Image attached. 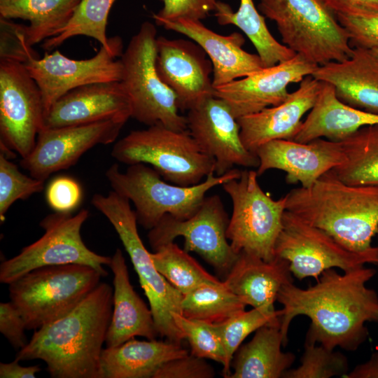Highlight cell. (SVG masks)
I'll return each mask as SVG.
<instances>
[{"label":"cell","mask_w":378,"mask_h":378,"mask_svg":"<svg viewBox=\"0 0 378 378\" xmlns=\"http://www.w3.org/2000/svg\"><path fill=\"white\" fill-rule=\"evenodd\" d=\"M115 1L81 0L68 24L57 35L45 40L42 48L50 51L74 36H85L110 48L114 36L108 38L106 31L109 12Z\"/></svg>","instance_id":"cell-35"},{"label":"cell","mask_w":378,"mask_h":378,"mask_svg":"<svg viewBox=\"0 0 378 378\" xmlns=\"http://www.w3.org/2000/svg\"><path fill=\"white\" fill-rule=\"evenodd\" d=\"M214 15L219 24L234 25L245 34L254 46L264 68L287 61L296 55L272 35L253 0H240L237 11H233L228 4L218 1Z\"/></svg>","instance_id":"cell-31"},{"label":"cell","mask_w":378,"mask_h":378,"mask_svg":"<svg viewBox=\"0 0 378 378\" xmlns=\"http://www.w3.org/2000/svg\"><path fill=\"white\" fill-rule=\"evenodd\" d=\"M259 160L258 176L270 169L286 173L288 184L309 188L326 172L342 164L346 156L340 142L318 138L307 143L293 139H276L255 151Z\"/></svg>","instance_id":"cell-20"},{"label":"cell","mask_w":378,"mask_h":378,"mask_svg":"<svg viewBox=\"0 0 378 378\" xmlns=\"http://www.w3.org/2000/svg\"><path fill=\"white\" fill-rule=\"evenodd\" d=\"M376 270L365 266L339 273L324 271L316 283L300 288L292 282L282 286L277 301L281 309V332L284 345L293 319L309 318L305 342L328 349L356 350L367 339L368 322H378V294L367 286Z\"/></svg>","instance_id":"cell-1"},{"label":"cell","mask_w":378,"mask_h":378,"mask_svg":"<svg viewBox=\"0 0 378 378\" xmlns=\"http://www.w3.org/2000/svg\"><path fill=\"white\" fill-rule=\"evenodd\" d=\"M101 277L85 265L38 267L10 283L9 297L27 330H37L70 312L97 286Z\"/></svg>","instance_id":"cell-8"},{"label":"cell","mask_w":378,"mask_h":378,"mask_svg":"<svg viewBox=\"0 0 378 378\" xmlns=\"http://www.w3.org/2000/svg\"><path fill=\"white\" fill-rule=\"evenodd\" d=\"M157 37L155 26L144 22L120 57V82L130 101L132 118L147 126L186 130V117L180 113L176 97L155 68Z\"/></svg>","instance_id":"cell-9"},{"label":"cell","mask_w":378,"mask_h":378,"mask_svg":"<svg viewBox=\"0 0 378 378\" xmlns=\"http://www.w3.org/2000/svg\"><path fill=\"white\" fill-rule=\"evenodd\" d=\"M88 216L85 209L76 215L55 211L46 216L40 222L44 234L18 255L1 262L0 282L8 285L34 269L67 264L89 265L106 276L104 266L110 265L111 257L90 250L81 237V227Z\"/></svg>","instance_id":"cell-11"},{"label":"cell","mask_w":378,"mask_h":378,"mask_svg":"<svg viewBox=\"0 0 378 378\" xmlns=\"http://www.w3.org/2000/svg\"><path fill=\"white\" fill-rule=\"evenodd\" d=\"M122 48L121 37L115 36L110 48L101 46L89 59H73L55 50L26 62L27 71L40 89L46 114L58 99L75 88L120 81L122 66L118 58L122 55Z\"/></svg>","instance_id":"cell-15"},{"label":"cell","mask_w":378,"mask_h":378,"mask_svg":"<svg viewBox=\"0 0 378 378\" xmlns=\"http://www.w3.org/2000/svg\"><path fill=\"white\" fill-rule=\"evenodd\" d=\"M335 14H354L363 10L378 12V0H321Z\"/></svg>","instance_id":"cell-46"},{"label":"cell","mask_w":378,"mask_h":378,"mask_svg":"<svg viewBox=\"0 0 378 378\" xmlns=\"http://www.w3.org/2000/svg\"><path fill=\"white\" fill-rule=\"evenodd\" d=\"M44 181L22 174L9 158L0 153V220L11 205L19 200H27L34 193L41 192Z\"/></svg>","instance_id":"cell-39"},{"label":"cell","mask_w":378,"mask_h":378,"mask_svg":"<svg viewBox=\"0 0 378 378\" xmlns=\"http://www.w3.org/2000/svg\"><path fill=\"white\" fill-rule=\"evenodd\" d=\"M160 26L186 36L206 52L213 65V85L218 88L264 68L258 54L244 50V36L239 32L221 35L201 20L180 19L164 21Z\"/></svg>","instance_id":"cell-23"},{"label":"cell","mask_w":378,"mask_h":378,"mask_svg":"<svg viewBox=\"0 0 378 378\" xmlns=\"http://www.w3.org/2000/svg\"><path fill=\"white\" fill-rule=\"evenodd\" d=\"M126 122L108 120L90 124L43 128L36 145L20 164L31 176L46 181L51 174L75 164L88 150L113 143Z\"/></svg>","instance_id":"cell-16"},{"label":"cell","mask_w":378,"mask_h":378,"mask_svg":"<svg viewBox=\"0 0 378 378\" xmlns=\"http://www.w3.org/2000/svg\"><path fill=\"white\" fill-rule=\"evenodd\" d=\"M246 306L223 281L203 284L183 295L181 312L186 318L216 324L244 312Z\"/></svg>","instance_id":"cell-33"},{"label":"cell","mask_w":378,"mask_h":378,"mask_svg":"<svg viewBox=\"0 0 378 378\" xmlns=\"http://www.w3.org/2000/svg\"><path fill=\"white\" fill-rule=\"evenodd\" d=\"M323 82L305 76L299 88L281 104L237 119L243 144L255 154L262 144L276 139H294L304 115L315 105Z\"/></svg>","instance_id":"cell-22"},{"label":"cell","mask_w":378,"mask_h":378,"mask_svg":"<svg viewBox=\"0 0 378 378\" xmlns=\"http://www.w3.org/2000/svg\"><path fill=\"white\" fill-rule=\"evenodd\" d=\"M281 311L253 308L244 311L224 322L214 324L223 344L230 370L233 356L242 342L253 332L268 324H281Z\"/></svg>","instance_id":"cell-36"},{"label":"cell","mask_w":378,"mask_h":378,"mask_svg":"<svg viewBox=\"0 0 378 378\" xmlns=\"http://www.w3.org/2000/svg\"><path fill=\"white\" fill-rule=\"evenodd\" d=\"M92 204L109 220L129 255L151 309L156 330L167 340L181 344L184 340L173 314H182L183 294L158 271L137 230V218L130 201L112 190L94 194Z\"/></svg>","instance_id":"cell-6"},{"label":"cell","mask_w":378,"mask_h":378,"mask_svg":"<svg viewBox=\"0 0 378 378\" xmlns=\"http://www.w3.org/2000/svg\"><path fill=\"white\" fill-rule=\"evenodd\" d=\"M215 374L204 358L188 354L163 364L153 378H212Z\"/></svg>","instance_id":"cell-43"},{"label":"cell","mask_w":378,"mask_h":378,"mask_svg":"<svg viewBox=\"0 0 378 378\" xmlns=\"http://www.w3.org/2000/svg\"><path fill=\"white\" fill-rule=\"evenodd\" d=\"M45 115L40 89L24 64L0 60V144L27 157L44 127Z\"/></svg>","instance_id":"cell-14"},{"label":"cell","mask_w":378,"mask_h":378,"mask_svg":"<svg viewBox=\"0 0 378 378\" xmlns=\"http://www.w3.org/2000/svg\"><path fill=\"white\" fill-rule=\"evenodd\" d=\"M188 354L181 344L132 338L118 346L103 349L99 378H153L165 363Z\"/></svg>","instance_id":"cell-27"},{"label":"cell","mask_w":378,"mask_h":378,"mask_svg":"<svg viewBox=\"0 0 378 378\" xmlns=\"http://www.w3.org/2000/svg\"><path fill=\"white\" fill-rule=\"evenodd\" d=\"M370 54L378 62V48L369 50Z\"/></svg>","instance_id":"cell-49"},{"label":"cell","mask_w":378,"mask_h":378,"mask_svg":"<svg viewBox=\"0 0 378 378\" xmlns=\"http://www.w3.org/2000/svg\"><path fill=\"white\" fill-rule=\"evenodd\" d=\"M229 219L220 197L206 196L189 218L180 220L169 214L164 216L149 230L148 242L154 251L182 237L186 251L195 252L225 278L239 255L233 251L226 236Z\"/></svg>","instance_id":"cell-13"},{"label":"cell","mask_w":378,"mask_h":378,"mask_svg":"<svg viewBox=\"0 0 378 378\" xmlns=\"http://www.w3.org/2000/svg\"><path fill=\"white\" fill-rule=\"evenodd\" d=\"M312 76L332 85L346 105L378 115V62L369 50L354 48L351 57L318 66Z\"/></svg>","instance_id":"cell-24"},{"label":"cell","mask_w":378,"mask_h":378,"mask_svg":"<svg viewBox=\"0 0 378 378\" xmlns=\"http://www.w3.org/2000/svg\"><path fill=\"white\" fill-rule=\"evenodd\" d=\"M187 130L202 150L215 162L214 173L222 176L235 166L258 168L257 155L240 136L237 119L223 99L213 96L188 111Z\"/></svg>","instance_id":"cell-17"},{"label":"cell","mask_w":378,"mask_h":378,"mask_svg":"<svg viewBox=\"0 0 378 378\" xmlns=\"http://www.w3.org/2000/svg\"><path fill=\"white\" fill-rule=\"evenodd\" d=\"M82 189L78 183L68 176L53 179L46 190L48 205L57 212H70L80 204Z\"/></svg>","instance_id":"cell-44"},{"label":"cell","mask_w":378,"mask_h":378,"mask_svg":"<svg viewBox=\"0 0 378 378\" xmlns=\"http://www.w3.org/2000/svg\"><path fill=\"white\" fill-rule=\"evenodd\" d=\"M111 156L128 165L148 164L165 181L181 186L197 185L215 171L214 160L188 130L176 131L161 124L131 131L115 143Z\"/></svg>","instance_id":"cell-7"},{"label":"cell","mask_w":378,"mask_h":378,"mask_svg":"<svg viewBox=\"0 0 378 378\" xmlns=\"http://www.w3.org/2000/svg\"><path fill=\"white\" fill-rule=\"evenodd\" d=\"M284 340L281 324H268L258 328L250 342L235 352L229 378H280L295 360L291 352H284Z\"/></svg>","instance_id":"cell-29"},{"label":"cell","mask_w":378,"mask_h":378,"mask_svg":"<svg viewBox=\"0 0 378 378\" xmlns=\"http://www.w3.org/2000/svg\"><path fill=\"white\" fill-rule=\"evenodd\" d=\"M113 294L111 286L99 283L67 314L35 330L15 358L43 360L52 378H99Z\"/></svg>","instance_id":"cell-2"},{"label":"cell","mask_w":378,"mask_h":378,"mask_svg":"<svg viewBox=\"0 0 378 378\" xmlns=\"http://www.w3.org/2000/svg\"><path fill=\"white\" fill-rule=\"evenodd\" d=\"M274 253L275 258L288 262L292 275L299 280L313 277L317 281L324 271L331 268L346 272L368 263L378 264L377 246L363 252L351 251L323 230L287 210Z\"/></svg>","instance_id":"cell-12"},{"label":"cell","mask_w":378,"mask_h":378,"mask_svg":"<svg viewBox=\"0 0 378 378\" xmlns=\"http://www.w3.org/2000/svg\"><path fill=\"white\" fill-rule=\"evenodd\" d=\"M241 172L234 168L222 176L211 173L203 181L191 186L169 183L144 163L130 164L125 172H120L115 163L105 176L113 191L134 204L138 224L150 230L166 214L180 220L189 218L200 208L208 191L239 178Z\"/></svg>","instance_id":"cell-4"},{"label":"cell","mask_w":378,"mask_h":378,"mask_svg":"<svg viewBox=\"0 0 378 378\" xmlns=\"http://www.w3.org/2000/svg\"><path fill=\"white\" fill-rule=\"evenodd\" d=\"M162 8L153 15L158 25L180 19L202 20L214 12L218 0H162Z\"/></svg>","instance_id":"cell-42"},{"label":"cell","mask_w":378,"mask_h":378,"mask_svg":"<svg viewBox=\"0 0 378 378\" xmlns=\"http://www.w3.org/2000/svg\"><path fill=\"white\" fill-rule=\"evenodd\" d=\"M336 16L346 30L353 48H378V12L363 10L354 14L337 13Z\"/></svg>","instance_id":"cell-40"},{"label":"cell","mask_w":378,"mask_h":378,"mask_svg":"<svg viewBox=\"0 0 378 378\" xmlns=\"http://www.w3.org/2000/svg\"><path fill=\"white\" fill-rule=\"evenodd\" d=\"M0 60H11L23 64L38 57L28 42L27 26L1 17Z\"/></svg>","instance_id":"cell-41"},{"label":"cell","mask_w":378,"mask_h":378,"mask_svg":"<svg viewBox=\"0 0 378 378\" xmlns=\"http://www.w3.org/2000/svg\"><path fill=\"white\" fill-rule=\"evenodd\" d=\"M257 172L244 169L240 176L222 185L232 204L226 231L233 251L246 252L270 261L282 229L286 197L272 199L258 181Z\"/></svg>","instance_id":"cell-10"},{"label":"cell","mask_w":378,"mask_h":378,"mask_svg":"<svg viewBox=\"0 0 378 378\" xmlns=\"http://www.w3.org/2000/svg\"><path fill=\"white\" fill-rule=\"evenodd\" d=\"M286 260L275 258L267 261L240 252L223 282L246 305L274 310V302L284 285L292 282Z\"/></svg>","instance_id":"cell-26"},{"label":"cell","mask_w":378,"mask_h":378,"mask_svg":"<svg viewBox=\"0 0 378 378\" xmlns=\"http://www.w3.org/2000/svg\"><path fill=\"white\" fill-rule=\"evenodd\" d=\"M377 235V242H378V234ZM377 248H378V245H377Z\"/></svg>","instance_id":"cell-50"},{"label":"cell","mask_w":378,"mask_h":378,"mask_svg":"<svg viewBox=\"0 0 378 378\" xmlns=\"http://www.w3.org/2000/svg\"><path fill=\"white\" fill-rule=\"evenodd\" d=\"M132 118L129 97L120 81L75 88L58 99L45 116L43 128L90 124Z\"/></svg>","instance_id":"cell-21"},{"label":"cell","mask_w":378,"mask_h":378,"mask_svg":"<svg viewBox=\"0 0 378 378\" xmlns=\"http://www.w3.org/2000/svg\"><path fill=\"white\" fill-rule=\"evenodd\" d=\"M345 377L378 378V352L374 353L368 361L357 365Z\"/></svg>","instance_id":"cell-48"},{"label":"cell","mask_w":378,"mask_h":378,"mask_svg":"<svg viewBox=\"0 0 378 378\" xmlns=\"http://www.w3.org/2000/svg\"><path fill=\"white\" fill-rule=\"evenodd\" d=\"M24 320L15 306L10 302L0 303V332L16 350L27 344Z\"/></svg>","instance_id":"cell-45"},{"label":"cell","mask_w":378,"mask_h":378,"mask_svg":"<svg viewBox=\"0 0 378 378\" xmlns=\"http://www.w3.org/2000/svg\"><path fill=\"white\" fill-rule=\"evenodd\" d=\"M150 256L158 271L183 295L203 284L223 281L206 272L174 241L160 246Z\"/></svg>","instance_id":"cell-34"},{"label":"cell","mask_w":378,"mask_h":378,"mask_svg":"<svg viewBox=\"0 0 378 378\" xmlns=\"http://www.w3.org/2000/svg\"><path fill=\"white\" fill-rule=\"evenodd\" d=\"M348 372V360L344 354L319 344L305 342L300 365L296 368L288 370L282 377H345Z\"/></svg>","instance_id":"cell-38"},{"label":"cell","mask_w":378,"mask_h":378,"mask_svg":"<svg viewBox=\"0 0 378 378\" xmlns=\"http://www.w3.org/2000/svg\"><path fill=\"white\" fill-rule=\"evenodd\" d=\"M344 162L332 169L351 185L378 186V124L363 127L340 142Z\"/></svg>","instance_id":"cell-32"},{"label":"cell","mask_w":378,"mask_h":378,"mask_svg":"<svg viewBox=\"0 0 378 378\" xmlns=\"http://www.w3.org/2000/svg\"><path fill=\"white\" fill-rule=\"evenodd\" d=\"M113 274V309L108 328L106 346H118L135 336L155 340L159 335L150 308L130 284L122 252L117 248L108 265Z\"/></svg>","instance_id":"cell-25"},{"label":"cell","mask_w":378,"mask_h":378,"mask_svg":"<svg viewBox=\"0 0 378 378\" xmlns=\"http://www.w3.org/2000/svg\"><path fill=\"white\" fill-rule=\"evenodd\" d=\"M317 66L296 54L287 61L214 88V96L225 101L238 119L281 104L289 96L288 86L300 83Z\"/></svg>","instance_id":"cell-19"},{"label":"cell","mask_w":378,"mask_h":378,"mask_svg":"<svg viewBox=\"0 0 378 378\" xmlns=\"http://www.w3.org/2000/svg\"><path fill=\"white\" fill-rule=\"evenodd\" d=\"M285 197L287 211L348 249L363 252L373 247L372 238L378 234V186L348 184L330 170L311 187L295 188Z\"/></svg>","instance_id":"cell-3"},{"label":"cell","mask_w":378,"mask_h":378,"mask_svg":"<svg viewBox=\"0 0 378 378\" xmlns=\"http://www.w3.org/2000/svg\"><path fill=\"white\" fill-rule=\"evenodd\" d=\"M155 68L174 92L180 111H189L214 96L212 63L192 40L156 39Z\"/></svg>","instance_id":"cell-18"},{"label":"cell","mask_w":378,"mask_h":378,"mask_svg":"<svg viewBox=\"0 0 378 378\" xmlns=\"http://www.w3.org/2000/svg\"><path fill=\"white\" fill-rule=\"evenodd\" d=\"M258 10L276 23L283 44L313 64L352 55L346 30L321 0H259Z\"/></svg>","instance_id":"cell-5"},{"label":"cell","mask_w":378,"mask_h":378,"mask_svg":"<svg viewBox=\"0 0 378 378\" xmlns=\"http://www.w3.org/2000/svg\"><path fill=\"white\" fill-rule=\"evenodd\" d=\"M15 358L10 363H0L1 378H35L41 369L38 365L22 366Z\"/></svg>","instance_id":"cell-47"},{"label":"cell","mask_w":378,"mask_h":378,"mask_svg":"<svg viewBox=\"0 0 378 378\" xmlns=\"http://www.w3.org/2000/svg\"><path fill=\"white\" fill-rule=\"evenodd\" d=\"M174 322L190 346V354L204 359H211L223 366V377L229 378L226 353L221 338L214 323L191 319L182 314H173Z\"/></svg>","instance_id":"cell-37"},{"label":"cell","mask_w":378,"mask_h":378,"mask_svg":"<svg viewBox=\"0 0 378 378\" xmlns=\"http://www.w3.org/2000/svg\"><path fill=\"white\" fill-rule=\"evenodd\" d=\"M378 124V115L353 108L340 102L334 88L323 82L314 107L295 136L307 143L318 138L340 142L360 128Z\"/></svg>","instance_id":"cell-28"},{"label":"cell","mask_w":378,"mask_h":378,"mask_svg":"<svg viewBox=\"0 0 378 378\" xmlns=\"http://www.w3.org/2000/svg\"><path fill=\"white\" fill-rule=\"evenodd\" d=\"M81 0H0L1 18L27 20L31 46L57 35Z\"/></svg>","instance_id":"cell-30"}]
</instances>
